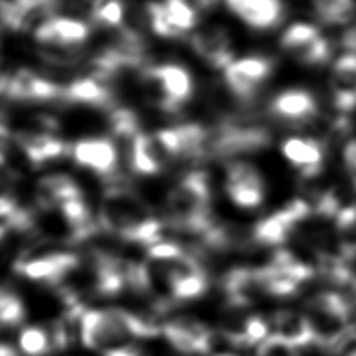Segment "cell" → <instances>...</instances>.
<instances>
[{
  "label": "cell",
  "instance_id": "6da1fadb",
  "mask_svg": "<svg viewBox=\"0 0 356 356\" xmlns=\"http://www.w3.org/2000/svg\"><path fill=\"white\" fill-rule=\"evenodd\" d=\"M99 225L129 243L149 247L163 243V222L135 194L124 188H113L105 194Z\"/></svg>",
  "mask_w": 356,
  "mask_h": 356
},
{
  "label": "cell",
  "instance_id": "7a4b0ae2",
  "mask_svg": "<svg viewBox=\"0 0 356 356\" xmlns=\"http://www.w3.org/2000/svg\"><path fill=\"white\" fill-rule=\"evenodd\" d=\"M168 218L175 230L207 238L216 227L211 216V191L208 178L200 172H191L170 189L166 200Z\"/></svg>",
  "mask_w": 356,
  "mask_h": 356
},
{
  "label": "cell",
  "instance_id": "3957f363",
  "mask_svg": "<svg viewBox=\"0 0 356 356\" xmlns=\"http://www.w3.org/2000/svg\"><path fill=\"white\" fill-rule=\"evenodd\" d=\"M309 325L316 346L333 352L339 342L352 332V307L338 292H321L307 305Z\"/></svg>",
  "mask_w": 356,
  "mask_h": 356
},
{
  "label": "cell",
  "instance_id": "277c9868",
  "mask_svg": "<svg viewBox=\"0 0 356 356\" xmlns=\"http://www.w3.org/2000/svg\"><path fill=\"white\" fill-rule=\"evenodd\" d=\"M79 336L85 347L100 353L129 346L133 338L122 309L119 308L83 311L79 322Z\"/></svg>",
  "mask_w": 356,
  "mask_h": 356
},
{
  "label": "cell",
  "instance_id": "5b68a950",
  "mask_svg": "<svg viewBox=\"0 0 356 356\" xmlns=\"http://www.w3.org/2000/svg\"><path fill=\"white\" fill-rule=\"evenodd\" d=\"M143 81L152 102L166 113H177L193 95V77L178 65L145 67Z\"/></svg>",
  "mask_w": 356,
  "mask_h": 356
},
{
  "label": "cell",
  "instance_id": "8992f818",
  "mask_svg": "<svg viewBox=\"0 0 356 356\" xmlns=\"http://www.w3.org/2000/svg\"><path fill=\"white\" fill-rule=\"evenodd\" d=\"M145 17L156 35L175 38L195 27L199 13L191 0H164L161 3L150 2L145 8Z\"/></svg>",
  "mask_w": 356,
  "mask_h": 356
},
{
  "label": "cell",
  "instance_id": "52a82bcc",
  "mask_svg": "<svg viewBox=\"0 0 356 356\" xmlns=\"http://www.w3.org/2000/svg\"><path fill=\"white\" fill-rule=\"evenodd\" d=\"M280 46L297 63L305 66H321L330 58V46L314 25L294 24L284 31Z\"/></svg>",
  "mask_w": 356,
  "mask_h": 356
},
{
  "label": "cell",
  "instance_id": "ba28073f",
  "mask_svg": "<svg viewBox=\"0 0 356 356\" xmlns=\"http://www.w3.org/2000/svg\"><path fill=\"white\" fill-rule=\"evenodd\" d=\"M273 63L266 56H247L225 67V83L239 100L250 102L269 79Z\"/></svg>",
  "mask_w": 356,
  "mask_h": 356
},
{
  "label": "cell",
  "instance_id": "9c48e42d",
  "mask_svg": "<svg viewBox=\"0 0 356 356\" xmlns=\"http://www.w3.org/2000/svg\"><path fill=\"white\" fill-rule=\"evenodd\" d=\"M311 213L313 208L309 203L297 199L259 222L253 230V238L263 245H282Z\"/></svg>",
  "mask_w": 356,
  "mask_h": 356
},
{
  "label": "cell",
  "instance_id": "30bf717a",
  "mask_svg": "<svg viewBox=\"0 0 356 356\" xmlns=\"http://www.w3.org/2000/svg\"><path fill=\"white\" fill-rule=\"evenodd\" d=\"M80 258L74 253H47L36 258H21L16 263V270L33 282L60 286L79 269Z\"/></svg>",
  "mask_w": 356,
  "mask_h": 356
},
{
  "label": "cell",
  "instance_id": "8fae6325",
  "mask_svg": "<svg viewBox=\"0 0 356 356\" xmlns=\"http://www.w3.org/2000/svg\"><path fill=\"white\" fill-rule=\"evenodd\" d=\"M2 92L11 100L33 102V104L65 99V86L42 79L29 69H19L15 74L3 75Z\"/></svg>",
  "mask_w": 356,
  "mask_h": 356
},
{
  "label": "cell",
  "instance_id": "7c38bea8",
  "mask_svg": "<svg viewBox=\"0 0 356 356\" xmlns=\"http://www.w3.org/2000/svg\"><path fill=\"white\" fill-rule=\"evenodd\" d=\"M225 189L228 197L241 208H257L264 200L263 177L253 164L245 161L232 163L227 168Z\"/></svg>",
  "mask_w": 356,
  "mask_h": 356
},
{
  "label": "cell",
  "instance_id": "4fadbf2b",
  "mask_svg": "<svg viewBox=\"0 0 356 356\" xmlns=\"http://www.w3.org/2000/svg\"><path fill=\"white\" fill-rule=\"evenodd\" d=\"M163 334L170 346L183 355H203L211 348V330L191 317H177L166 322L163 327Z\"/></svg>",
  "mask_w": 356,
  "mask_h": 356
},
{
  "label": "cell",
  "instance_id": "5bb4252c",
  "mask_svg": "<svg viewBox=\"0 0 356 356\" xmlns=\"http://www.w3.org/2000/svg\"><path fill=\"white\" fill-rule=\"evenodd\" d=\"M35 36L49 49L72 50L88 40L89 27L80 19L55 15L35 30Z\"/></svg>",
  "mask_w": 356,
  "mask_h": 356
},
{
  "label": "cell",
  "instance_id": "9a60e30c",
  "mask_svg": "<svg viewBox=\"0 0 356 356\" xmlns=\"http://www.w3.org/2000/svg\"><path fill=\"white\" fill-rule=\"evenodd\" d=\"M72 156L79 166L92 170L100 177L111 178L116 175L119 150L113 141L104 138L81 139L74 145Z\"/></svg>",
  "mask_w": 356,
  "mask_h": 356
},
{
  "label": "cell",
  "instance_id": "2e32d148",
  "mask_svg": "<svg viewBox=\"0 0 356 356\" xmlns=\"http://www.w3.org/2000/svg\"><path fill=\"white\" fill-rule=\"evenodd\" d=\"M228 10L255 30L277 27L283 19L282 0H225Z\"/></svg>",
  "mask_w": 356,
  "mask_h": 356
},
{
  "label": "cell",
  "instance_id": "e0dca14e",
  "mask_svg": "<svg viewBox=\"0 0 356 356\" xmlns=\"http://www.w3.org/2000/svg\"><path fill=\"white\" fill-rule=\"evenodd\" d=\"M270 113L284 122L307 124L316 118L317 102L305 89H286L272 100Z\"/></svg>",
  "mask_w": 356,
  "mask_h": 356
},
{
  "label": "cell",
  "instance_id": "ac0fdd59",
  "mask_svg": "<svg viewBox=\"0 0 356 356\" xmlns=\"http://www.w3.org/2000/svg\"><path fill=\"white\" fill-rule=\"evenodd\" d=\"M191 46L209 66L216 69L228 67L233 63L230 38L220 27H207L195 31L191 38Z\"/></svg>",
  "mask_w": 356,
  "mask_h": 356
},
{
  "label": "cell",
  "instance_id": "d6986e66",
  "mask_svg": "<svg viewBox=\"0 0 356 356\" xmlns=\"http://www.w3.org/2000/svg\"><path fill=\"white\" fill-rule=\"evenodd\" d=\"M13 139L22 149L30 166H42L67 154V145L49 130L19 133Z\"/></svg>",
  "mask_w": 356,
  "mask_h": 356
},
{
  "label": "cell",
  "instance_id": "ffe728a7",
  "mask_svg": "<svg viewBox=\"0 0 356 356\" xmlns=\"http://www.w3.org/2000/svg\"><path fill=\"white\" fill-rule=\"evenodd\" d=\"M284 160L305 178L316 177L323 166L322 145L311 138H288L282 144Z\"/></svg>",
  "mask_w": 356,
  "mask_h": 356
},
{
  "label": "cell",
  "instance_id": "44dd1931",
  "mask_svg": "<svg viewBox=\"0 0 356 356\" xmlns=\"http://www.w3.org/2000/svg\"><path fill=\"white\" fill-rule=\"evenodd\" d=\"M330 89L338 110L348 113L356 108V54L347 52L334 63Z\"/></svg>",
  "mask_w": 356,
  "mask_h": 356
},
{
  "label": "cell",
  "instance_id": "7402d4cb",
  "mask_svg": "<svg viewBox=\"0 0 356 356\" xmlns=\"http://www.w3.org/2000/svg\"><path fill=\"white\" fill-rule=\"evenodd\" d=\"M111 80L102 75L89 74L88 77L79 79L65 86V100L104 108L111 106L114 99Z\"/></svg>",
  "mask_w": 356,
  "mask_h": 356
},
{
  "label": "cell",
  "instance_id": "603a6c76",
  "mask_svg": "<svg viewBox=\"0 0 356 356\" xmlns=\"http://www.w3.org/2000/svg\"><path fill=\"white\" fill-rule=\"evenodd\" d=\"M273 334L297 348L316 346L313 328L308 317L296 311L283 309L273 316Z\"/></svg>",
  "mask_w": 356,
  "mask_h": 356
},
{
  "label": "cell",
  "instance_id": "cb8c5ba5",
  "mask_svg": "<svg viewBox=\"0 0 356 356\" xmlns=\"http://www.w3.org/2000/svg\"><path fill=\"white\" fill-rule=\"evenodd\" d=\"M19 347L27 356H46L55 350L52 334L41 327H27L19 334Z\"/></svg>",
  "mask_w": 356,
  "mask_h": 356
},
{
  "label": "cell",
  "instance_id": "d4e9b609",
  "mask_svg": "<svg viewBox=\"0 0 356 356\" xmlns=\"http://www.w3.org/2000/svg\"><path fill=\"white\" fill-rule=\"evenodd\" d=\"M313 5L317 17L328 25L350 21L355 11V0H314Z\"/></svg>",
  "mask_w": 356,
  "mask_h": 356
},
{
  "label": "cell",
  "instance_id": "484cf974",
  "mask_svg": "<svg viewBox=\"0 0 356 356\" xmlns=\"http://www.w3.org/2000/svg\"><path fill=\"white\" fill-rule=\"evenodd\" d=\"M91 17L100 27L119 30L124 24V5L120 0H92Z\"/></svg>",
  "mask_w": 356,
  "mask_h": 356
},
{
  "label": "cell",
  "instance_id": "4316f807",
  "mask_svg": "<svg viewBox=\"0 0 356 356\" xmlns=\"http://www.w3.org/2000/svg\"><path fill=\"white\" fill-rule=\"evenodd\" d=\"M25 309L15 292L8 289L2 291L0 296V321H2L3 327H16L24 321Z\"/></svg>",
  "mask_w": 356,
  "mask_h": 356
},
{
  "label": "cell",
  "instance_id": "83f0119b",
  "mask_svg": "<svg viewBox=\"0 0 356 356\" xmlns=\"http://www.w3.org/2000/svg\"><path fill=\"white\" fill-rule=\"evenodd\" d=\"M258 356H300L298 348L272 334L258 346Z\"/></svg>",
  "mask_w": 356,
  "mask_h": 356
},
{
  "label": "cell",
  "instance_id": "f1b7e54d",
  "mask_svg": "<svg viewBox=\"0 0 356 356\" xmlns=\"http://www.w3.org/2000/svg\"><path fill=\"white\" fill-rule=\"evenodd\" d=\"M104 356H141V352L138 350L135 346H124V347H119V348H114V350H110L104 353Z\"/></svg>",
  "mask_w": 356,
  "mask_h": 356
},
{
  "label": "cell",
  "instance_id": "f546056e",
  "mask_svg": "<svg viewBox=\"0 0 356 356\" xmlns=\"http://www.w3.org/2000/svg\"><path fill=\"white\" fill-rule=\"evenodd\" d=\"M0 356H19V355H17V352L10 344H6V342H3L2 347H0Z\"/></svg>",
  "mask_w": 356,
  "mask_h": 356
},
{
  "label": "cell",
  "instance_id": "4dcf8cb0",
  "mask_svg": "<svg viewBox=\"0 0 356 356\" xmlns=\"http://www.w3.org/2000/svg\"><path fill=\"white\" fill-rule=\"evenodd\" d=\"M353 291H355V297H356V278H353Z\"/></svg>",
  "mask_w": 356,
  "mask_h": 356
},
{
  "label": "cell",
  "instance_id": "1f68e13d",
  "mask_svg": "<svg viewBox=\"0 0 356 356\" xmlns=\"http://www.w3.org/2000/svg\"><path fill=\"white\" fill-rule=\"evenodd\" d=\"M218 356H232V355H218Z\"/></svg>",
  "mask_w": 356,
  "mask_h": 356
}]
</instances>
